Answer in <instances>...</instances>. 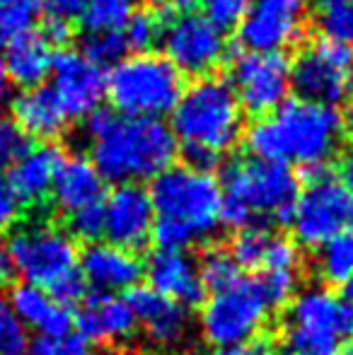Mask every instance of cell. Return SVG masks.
I'll return each instance as SVG.
<instances>
[{"instance_id":"6da1fadb","label":"cell","mask_w":353,"mask_h":355,"mask_svg":"<svg viewBox=\"0 0 353 355\" xmlns=\"http://www.w3.org/2000/svg\"><path fill=\"white\" fill-rule=\"evenodd\" d=\"M85 136L92 143L94 169L104 182L138 184L160 177L177 157V138L162 119L119 116L94 109L85 116Z\"/></svg>"},{"instance_id":"7a4b0ae2","label":"cell","mask_w":353,"mask_h":355,"mask_svg":"<svg viewBox=\"0 0 353 355\" xmlns=\"http://www.w3.org/2000/svg\"><path fill=\"white\" fill-rule=\"evenodd\" d=\"M170 116V131L182 143L187 167L198 172H211L245 133V112L230 83L216 75L184 87Z\"/></svg>"},{"instance_id":"3957f363","label":"cell","mask_w":353,"mask_h":355,"mask_svg":"<svg viewBox=\"0 0 353 355\" xmlns=\"http://www.w3.org/2000/svg\"><path fill=\"white\" fill-rule=\"evenodd\" d=\"M150 201L155 211L153 242L165 252H184L206 242L218 230L223 189L211 172L170 167L153 179Z\"/></svg>"},{"instance_id":"277c9868","label":"cell","mask_w":353,"mask_h":355,"mask_svg":"<svg viewBox=\"0 0 353 355\" xmlns=\"http://www.w3.org/2000/svg\"><path fill=\"white\" fill-rule=\"evenodd\" d=\"M223 198L235 203L255 225H293L300 179L288 164L261 162L255 157L232 159L221 174Z\"/></svg>"},{"instance_id":"5b68a950","label":"cell","mask_w":353,"mask_h":355,"mask_svg":"<svg viewBox=\"0 0 353 355\" xmlns=\"http://www.w3.org/2000/svg\"><path fill=\"white\" fill-rule=\"evenodd\" d=\"M184 92V75L162 53H133L107 73V97L119 116L162 119Z\"/></svg>"},{"instance_id":"8992f818","label":"cell","mask_w":353,"mask_h":355,"mask_svg":"<svg viewBox=\"0 0 353 355\" xmlns=\"http://www.w3.org/2000/svg\"><path fill=\"white\" fill-rule=\"evenodd\" d=\"M271 116L281 133L286 162H298L302 169L327 164L344 138V116L334 107L288 99Z\"/></svg>"},{"instance_id":"52a82bcc","label":"cell","mask_w":353,"mask_h":355,"mask_svg":"<svg viewBox=\"0 0 353 355\" xmlns=\"http://www.w3.org/2000/svg\"><path fill=\"white\" fill-rule=\"evenodd\" d=\"M268 304L259 281H240L208 297L201 309V334L211 346L227 348L259 336L268 319Z\"/></svg>"},{"instance_id":"ba28073f","label":"cell","mask_w":353,"mask_h":355,"mask_svg":"<svg viewBox=\"0 0 353 355\" xmlns=\"http://www.w3.org/2000/svg\"><path fill=\"white\" fill-rule=\"evenodd\" d=\"M10 257L27 285L51 290L78 271L76 239L53 225H29L10 237Z\"/></svg>"},{"instance_id":"9c48e42d","label":"cell","mask_w":353,"mask_h":355,"mask_svg":"<svg viewBox=\"0 0 353 355\" xmlns=\"http://www.w3.org/2000/svg\"><path fill=\"white\" fill-rule=\"evenodd\" d=\"M291 89L298 99L336 107L353 94V49L320 37L291 63Z\"/></svg>"},{"instance_id":"30bf717a","label":"cell","mask_w":353,"mask_h":355,"mask_svg":"<svg viewBox=\"0 0 353 355\" xmlns=\"http://www.w3.org/2000/svg\"><path fill=\"white\" fill-rule=\"evenodd\" d=\"M353 225V191L332 174L305 184L293 213L295 237L302 247L320 249Z\"/></svg>"},{"instance_id":"8fae6325","label":"cell","mask_w":353,"mask_h":355,"mask_svg":"<svg viewBox=\"0 0 353 355\" xmlns=\"http://www.w3.org/2000/svg\"><path fill=\"white\" fill-rule=\"evenodd\" d=\"M230 87L242 112L271 116L291 94V61L286 53L242 51L230 61Z\"/></svg>"},{"instance_id":"7c38bea8","label":"cell","mask_w":353,"mask_h":355,"mask_svg":"<svg viewBox=\"0 0 353 355\" xmlns=\"http://www.w3.org/2000/svg\"><path fill=\"white\" fill-rule=\"evenodd\" d=\"M312 0H250L237 24L245 51L286 53L302 42Z\"/></svg>"},{"instance_id":"4fadbf2b","label":"cell","mask_w":353,"mask_h":355,"mask_svg":"<svg viewBox=\"0 0 353 355\" xmlns=\"http://www.w3.org/2000/svg\"><path fill=\"white\" fill-rule=\"evenodd\" d=\"M162 56L182 75L208 78L227 56V39L201 15L172 17L162 32Z\"/></svg>"},{"instance_id":"5bb4252c","label":"cell","mask_w":353,"mask_h":355,"mask_svg":"<svg viewBox=\"0 0 353 355\" xmlns=\"http://www.w3.org/2000/svg\"><path fill=\"white\" fill-rule=\"evenodd\" d=\"M339 300L325 288H310L291 302L286 343L291 355H339L334 314Z\"/></svg>"},{"instance_id":"9a60e30c","label":"cell","mask_w":353,"mask_h":355,"mask_svg":"<svg viewBox=\"0 0 353 355\" xmlns=\"http://www.w3.org/2000/svg\"><path fill=\"white\" fill-rule=\"evenodd\" d=\"M104 237L109 244L136 254L153 239L155 211L148 189L141 184H119L104 198Z\"/></svg>"},{"instance_id":"2e32d148","label":"cell","mask_w":353,"mask_h":355,"mask_svg":"<svg viewBox=\"0 0 353 355\" xmlns=\"http://www.w3.org/2000/svg\"><path fill=\"white\" fill-rule=\"evenodd\" d=\"M51 73V89L68 119H85L107 97V73L89 63L80 51L56 53Z\"/></svg>"},{"instance_id":"e0dca14e","label":"cell","mask_w":353,"mask_h":355,"mask_svg":"<svg viewBox=\"0 0 353 355\" xmlns=\"http://www.w3.org/2000/svg\"><path fill=\"white\" fill-rule=\"evenodd\" d=\"M148 278V288L157 295L182 304L184 309H191L203 304L206 290L198 278V266L187 252H165L157 249L150 254L148 263L143 266Z\"/></svg>"},{"instance_id":"ac0fdd59","label":"cell","mask_w":353,"mask_h":355,"mask_svg":"<svg viewBox=\"0 0 353 355\" xmlns=\"http://www.w3.org/2000/svg\"><path fill=\"white\" fill-rule=\"evenodd\" d=\"M83 278L87 288L92 285L94 293L114 295L119 290H131L141 283L143 278V263L133 252L119 249L114 244H87L85 252L78 259Z\"/></svg>"},{"instance_id":"d6986e66","label":"cell","mask_w":353,"mask_h":355,"mask_svg":"<svg viewBox=\"0 0 353 355\" xmlns=\"http://www.w3.org/2000/svg\"><path fill=\"white\" fill-rule=\"evenodd\" d=\"M123 302L133 312L136 322L146 327V334L157 346H179L189 331V312L182 304L157 295L148 285H136L126 290Z\"/></svg>"},{"instance_id":"ffe728a7","label":"cell","mask_w":353,"mask_h":355,"mask_svg":"<svg viewBox=\"0 0 353 355\" xmlns=\"http://www.w3.org/2000/svg\"><path fill=\"white\" fill-rule=\"evenodd\" d=\"M80 304L78 314H73V327L78 329L76 336H80L89 346L123 341L136 331L138 322L123 297L92 290Z\"/></svg>"},{"instance_id":"44dd1931","label":"cell","mask_w":353,"mask_h":355,"mask_svg":"<svg viewBox=\"0 0 353 355\" xmlns=\"http://www.w3.org/2000/svg\"><path fill=\"white\" fill-rule=\"evenodd\" d=\"M63 153L58 145H32L22 159L10 167L8 182L17 193L22 208H42L51 196L56 174L63 164Z\"/></svg>"},{"instance_id":"7402d4cb","label":"cell","mask_w":353,"mask_h":355,"mask_svg":"<svg viewBox=\"0 0 353 355\" xmlns=\"http://www.w3.org/2000/svg\"><path fill=\"white\" fill-rule=\"evenodd\" d=\"M10 109H12V121L22 128L27 138L51 141V138L61 136L68 123V116L58 102L56 92L46 85L22 89L17 97H12Z\"/></svg>"},{"instance_id":"603a6c76","label":"cell","mask_w":353,"mask_h":355,"mask_svg":"<svg viewBox=\"0 0 353 355\" xmlns=\"http://www.w3.org/2000/svg\"><path fill=\"white\" fill-rule=\"evenodd\" d=\"M10 307H12L15 317L19 324L37 329L39 336L46 338H61L71 336L73 331V312L63 304L53 302L49 297L46 290L34 288V285H15L12 295H10Z\"/></svg>"},{"instance_id":"cb8c5ba5","label":"cell","mask_w":353,"mask_h":355,"mask_svg":"<svg viewBox=\"0 0 353 355\" xmlns=\"http://www.w3.org/2000/svg\"><path fill=\"white\" fill-rule=\"evenodd\" d=\"M51 201L66 215L97 206L104 201V179L87 157L63 159L51 189Z\"/></svg>"},{"instance_id":"d4e9b609","label":"cell","mask_w":353,"mask_h":355,"mask_svg":"<svg viewBox=\"0 0 353 355\" xmlns=\"http://www.w3.org/2000/svg\"><path fill=\"white\" fill-rule=\"evenodd\" d=\"M5 75L12 85L22 89L39 87L49 78L53 66L51 46L42 39L39 32H27L19 39H15L10 46H5V53L0 58Z\"/></svg>"},{"instance_id":"484cf974","label":"cell","mask_w":353,"mask_h":355,"mask_svg":"<svg viewBox=\"0 0 353 355\" xmlns=\"http://www.w3.org/2000/svg\"><path fill=\"white\" fill-rule=\"evenodd\" d=\"M170 19L172 10L162 0H157L153 8L131 12L126 27L121 32L126 49H131L133 53H150L153 46L162 39V32L170 24Z\"/></svg>"},{"instance_id":"4316f807","label":"cell","mask_w":353,"mask_h":355,"mask_svg":"<svg viewBox=\"0 0 353 355\" xmlns=\"http://www.w3.org/2000/svg\"><path fill=\"white\" fill-rule=\"evenodd\" d=\"M315 266L322 281L336 288L353 278V232H344L322 244Z\"/></svg>"},{"instance_id":"83f0119b","label":"cell","mask_w":353,"mask_h":355,"mask_svg":"<svg viewBox=\"0 0 353 355\" xmlns=\"http://www.w3.org/2000/svg\"><path fill=\"white\" fill-rule=\"evenodd\" d=\"M131 12V0H87L80 22L87 34H121Z\"/></svg>"},{"instance_id":"f1b7e54d","label":"cell","mask_w":353,"mask_h":355,"mask_svg":"<svg viewBox=\"0 0 353 355\" xmlns=\"http://www.w3.org/2000/svg\"><path fill=\"white\" fill-rule=\"evenodd\" d=\"M198 278H201V285L206 293L216 295L223 293V290L232 288L242 281L240 276V266L232 261V257L223 249H208L201 257V263H198Z\"/></svg>"},{"instance_id":"f546056e","label":"cell","mask_w":353,"mask_h":355,"mask_svg":"<svg viewBox=\"0 0 353 355\" xmlns=\"http://www.w3.org/2000/svg\"><path fill=\"white\" fill-rule=\"evenodd\" d=\"M271 237H273L271 230L264 227V225H252V227L240 230L230 244L232 261L240 268H247V271L261 268L264 266V257Z\"/></svg>"},{"instance_id":"4dcf8cb0","label":"cell","mask_w":353,"mask_h":355,"mask_svg":"<svg viewBox=\"0 0 353 355\" xmlns=\"http://www.w3.org/2000/svg\"><path fill=\"white\" fill-rule=\"evenodd\" d=\"M39 15H42V0H17L0 8V49L10 46L22 34L32 32Z\"/></svg>"},{"instance_id":"1f68e13d","label":"cell","mask_w":353,"mask_h":355,"mask_svg":"<svg viewBox=\"0 0 353 355\" xmlns=\"http://www.w3.org/2000/svg\"><path fill=\"white\" fill-rule=\"evenodd\" d=\"M317 24L325 39L353 49V0L320 8Z\"/></svg>"},{"instance_id":"d6a6232c","label":"cell","mask_w":353,"mask_h":355,"mask_svg":"<svg viewBox=\"0 0 353 355\" xmlns=\"http://www.w3.org/2000/svg\"><path fill=\"white\" fill-rule=\"evenodd\" d=\"M126 42H123L121 34H87L85 42H83V56L89 63H94L97 68L117 66L119 61L126 58Z\"/></svg>"},{"instance_id":"836d02e7","label":"cell","mask_w":353,"mask_h":355,"mask_svg":"<svg viewBox=\"0 0 353 355\" xmlns=\"http://www.w3.org/2000/svg\"><path fill=\"white\" fill-rule=\"evenodd\" d=\"M259 281L261 295L268 307H286L295 300L298 293V271H266Z\"/></svg>"},{"instance_id":"e575fe53","label":"cell","mask_w":353,"mask_h":355,"mask_svg":"<svg viewBox=\"0 0 353 355\" xmlns=\"http://www.w3.org/2000/svg\"><path fill=\"white\" fill-rule=\"evenodd\" d=\"M29 338L19 319L15 317L10 302L0 293V355H24Z\"/></svg>"},{"instance_id":"d590c367","label":"cell","mask_w":353,"mask_h":355,"mask_svg":"<svg viewBox=\"0 0 353 355\" xmlns=\"http://www.w3.org/2000/svg\"><path fill=\"white\" fill-rule=\"evenodd\" d=\"M32 148V138L22 133V128L8 116H0V174L22 159Z\"/></svg>"},{"instance_id":"8d00e7d4","label":"cell","mask_w":353,"mask_h":355,"mask_svg":"<svg viewBox=\"0 0 353 355\" xmlns=\"http://www.w3.org/2000/svg\"><path fill=\"white\" fill-rule=\"evenodd\" d=\"M102 203L68 215V232H71V237H78L87 244H97L99 239L104 237V206Z\"/></svg>"},{"instance_id":"74e56055","label":"cell","mask_w":353,"mask_h":355,"mask_svg":"<svg viewBox=\"0 0 353 355\" xmlns=\"http://www.w3.org/2000/svg\"><path fill=\"white\" fill-rule=\"evenodd\" d=\"M247 3L250 0H198V5L203 10L201 17H206L221 32H227V29L240 24Z\"/></svg>"},{"instance_id":"f35d334b","label":"cell","mask_w":353,"mask_h":355,"mask_svg":"<svg viewBox=\"0 0 353 355\" xmlns=\"http://www.w3.org/2000/svg\"><path fill=\"white\" fill-rule=\"evenodd\" d=\"M298 263H300V252L295 244L291 239L273 234L261 268H266V271H298Z\"/></svg>"},{"instance_id":"ab89813d","label":"cell","mask_w":353,"mask_h":355,"mask_svg":"<svg viewBox=\"0 0 353 355\" xmlns=\"http://www.w3.org/2000/svg\"><path fill=\"white\" fill-rule=\"evenodd\" d=\"M22 218V203H19L17 193L12 191L8 177L0 174V234L8 232L10 227L19 223Z\"/></svg>"},{"instance_id":"60d3db41","label":"cell","mask_w":353,"mask_h":355,"mask_svg":"<svg viewBox=\"0 0 353 355\" xmlns=\"http://www.w3.org/2000/svg\"><path fill=\"white\" fill-rule=\"evenodd\" d=\"M39 34H42V39L51 49L53 46H63V44H68L73 39V24L44 15V22H42V29H39Z\"/></svg>"},{"instance_id":"b9f144b4","label":"cell","mask_w":353,"mask_h":355,"mask_svg":"<svg viewBox=\"0 0 353 355\" xmlns=\"http://www.w3.org/2000/svg\"><path fill=\"white\" fill-rule=\"evenodd\" d=\"M85 5H87V0H46V5H42V8L46 10L49 17H56V19H63V22L73 24L76 19L83 17Z\"/></svg>"},{"instance_id":"7bdbcfd3","label":"cell","mask_w":353,"mask_h":355,"mask_svg":"<svg viewBox=\"0 0 353 355\" xmlns=\"http://www.w3.org/2000/svg\"><path fill=\"white\" fill-rule=\"evenodd\" d=\"M213 355H273V343L266 336H257L247 343H237V346L216 348Z\"/></svg>"},{"instance_id":"ee69618b","label":"cell","mask_w":353,"mask_h":355,"mask_svg":"<svg viewBox=\"0 0 353 355\" xmlns=\"http://www.w3.org/2000/svg\"><path fill=\"white\" fill-rule=\"evenodd\" d=\"M334 327L336 336L344 341H353V304L339 300L336 302V314H334Z\"/></svg>"},{"instance_id":"f6af8a7d","label":"cell","mask_w":353,"mask_h":355,"mask_svg":"<svg viewBox=\"0 0 353 355\" xmlns=\"http://www.w3.org/2000/svg\"><path fill=\"white\" fill-rule=\"evenodd\" d=\"M17 281V268H15V261L10 257L8 242L0 239V288H10Z\"/></svg>"},{"instance_id":"bcb514c9","label":"cell","mask_w":353,"mask_h":355,"mask_svg":"<svg viewBox=\"0 0 353 355\" xmlns=\"http://www.w3.org/2000/svg\"><path fill=\"white\" fill-rule=\"evenodd\" d=\"M53 355H94V351L80 336H73L71 334V336L61 338V341L56 343V353Z\"/></svg>"},{"instance_id":"7dc6e473","label":"cell","mask_w":353,"mask_h":355,"mask_svg":"<svg viewBox=\"0 0 353 355\" xmlns=\"http://www.w3.org/2000/svg\"><path fill=\"white\" fill-rule=\"evenodd\" d=\"M339 169H341V182L353 191V138L349 143L344 145V153H341V162H339Z\"/></svg>"},{"instance_id":"c3c4849f","label":"cell","mask_w":353,"mask_h":355,"mask_svg":"<svg viewBox=\"0 0 353 355\" xmlns=\"http://www.w3.org/2000/svg\"><path fill=\"white\" fill-rule=\"evenodd\" d=\"M56 338H46V336H37L29 341L27 351L29 355H53L56 353Z\"/></svg>"},{"instance_id":"681fc988","label":"cell","mask_w":353,"mask_h":355,"mask_svg":"<svg viewBox=\"0 0 353 355\" xmlns=\"http://www.w3.org/2000/svg\"><path fill=\"white\" fill-rule=\"evenodd\" d=\"M10 102H12V83L8 80L3 66H0V109H3L5 104H10Z\"/></svg>"},{"instance_id":"f907efd6","label":"cell","mask_w":353,"mask_h":355,"mask_svg":"<svg viewBox=\"0 0 353 355\" xmlns=\"http://www.w3.org/2000/svg\"><path fill=\"white\" fill-rule=\"evenodd\" d=\"M172 12H182V15H189L193 8L198 5V0H162Z\"/></svg>"},{"instance_id":"816d5d0a","label":"cell","mask_w":353,"mask_h":355,"mask_svg":"<svg viewBox=\"0 0 353 355\" xmlns=\"http://www.w3.org/2000/svg\"><path fill=\"white\" fill-rule=\"evenodd\" d=\"M339 290H341V300H344V302H351L353 304V278H349V281L341 285Z\"/></svg>"},{"instance_id":"f5cc1de1","label":"cell","mask_w":353,"mask_h":355,"mask_svg":"<svg viewBox=\"0 0 353 355\" xmlns=\"http://www.w3.org/2000/svg\"><path fill=\"white\" fill-rule=\"evenodd\" d=\"M344 123L353 128V94L349 97V104H346V114H344Z\"/></svg>"},{"instance_id":"db71d44e","label":"cell","mask_w":353,"mask_h":355,"mask_svg":"<svg viewBox=\"0 0 353 355\" xmlns=\"http://www.w3.org/2000/svg\"><path fill=\"white\" fill-rule=\"evenodd\" d=\"M339 355H353V341H349V343H346V346H344V348H341V351H339Z\"/></svg>"},{"instance_id":"11a10c76","label":"cell","mask_w":353,"mask_h":355,"mask_svg":"<svg viewBox=\"0 0 353 355\" xmlns=\"http://www.w3.org/2000/svg\"><path fill=\"white\" fill-rule=\"evenodd\" d=\"M320 3V8H325V5H334V3H344V0H317Z\"/></svg>"},{"instance_id":"9f6ffc18","label":"cell","mask_w":353,"mask_h":355,"mask_svg":"<svg viewBox=\"0 0 353 355\" xmlns=\"http://www.w3.org/2000/svg\"><path fill=\"white\" fill-rule=\"evenodd\" d=\"M12 3H17V0H0V8H5V5H12Z\"/></svg>"},{"instance_id":"6f0895ef","label":"cell","mask_w":353,"mask_h":355,"mask_svg":"<svg viewBox=\"0 0 353 355\" xmlns=\"http://www.w3.org/2000/svg\"><path fill=\"white\" fill-rule=\"evenodd\" d=\"M126 355H141V353H126Z\"/></svg>"},{"instance_id":"680465c9","label":"cell","mask_w":353,"mask_h":355,"mask_svg":"<svg viewBox=\"0 0 353 355\" xmlns=\"http://www.w3.org/2000/svg\"><path fill=\"white\" fill-rule=\"evenodd\" d=\"M131 3H133V0H131Z\"/></svg>"}]
</instances>
